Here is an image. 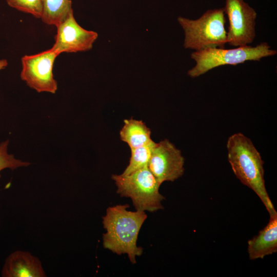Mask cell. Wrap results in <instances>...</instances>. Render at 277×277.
<instances>
[{
    "label": "cell",
    "mask_w": 277,
    "mask_h": 277,
    "mask_svg": "<svg viewBox=\"0 0 277 277\" xmlns=\"http://www.w3.org/2000/svg\"><path fill=\"white\" fill-rule=\"evenodd\" d=\"M226 147L236 177L256 193L269 214L276 212L265 186L263 160L251 140L241 132L235 133L228 137Z\"/></svg>",
    "instance_id": "1"
},
{
    "label": "cell",
    "mask_w": 277,
    "mask_h": 277,
    "mask_svg": "<svg viewBox=\"0 0 277 277\" xmlns=\"http://www.w3.org/2000/svg\"><path fill=\"white\" fill-rule=\"evenodd\" d=\"M128 204L109 207L103 217L106 230L103 234V246L120 255L127 254L132 264L136 263V257L142 254L143 248L137 246L140 229L146 220L145 211L127 210Z\"/></svg>",
    "instance_id": "2"
},
{
    "label": "cell",
    "mask_w": 277,
    "mask_h": 277,
    "mask_svg": "<svg viewBox=\"0 0 277 277\" xmlns=\"http://www.w3.org/2000/svg\"><path fill=\"white\" fill-rule=\"evenodd\" d=\"M224 8L208 10L197 19L179 16L177 21L184 32V47L199 51L224 48L227 43Z\"/></svg>",
    "instance_id": "3"
},
{
    "label": "cell",
    "mask_w": 277,
    "mask_h": 277,
    "mask_svg": "<svg viewBox=\"0 0 277 277\" xmlns=\"http://www.w3.org/2000/svg\"><path fill=\"white\" fill-rule=\"evenodd\" d=\"M276 54V51L271 49L270 46L265 42L255 47L247 45L230 49L206 48L191 54V57L196 64L188 71L187 74L190 77L195 78L220 66H235L248 61H259L263 57Z\"/></svg>",
    "instance_id": "4"
},
{
    "label": "cell",
    "mask_w": 277,
    "mask_h": 277,
    "mask_svg": "<svg viewBox=\"0 0 277 277\" xmlns=\"http://www.w3.org/2000/svg\"><path fill=\"white\" fill-rule=\"evenodd\" d=\"M111 178L117 193L130 198L136 210L154 212L163 208L164 197L159 192L161 184L148 166L126 175L113 174Z\"/></svg>",
    "instance_id": "5"
},
{
    "label": "cell",
    "mask_w": 277,
    "mask_h": 277,
    "mask_svg": "<svg viewBox=\"0 0 277 277\" xmlns=\"http://www.w3.org/2000/svg\"><path fill=\"white\" fill-rule=\"evenodd\" d=\"M58 55L50 48L35 54L23 56L20 75L22 80L38 93H55L57 83L54 78L53 68Z\"/></svg>",
    "instance_id": "6"
},
{
    "label": "cell",
    "mask_w": 277,
    "mask_h": 277,
    "mask_svg": "<svg viewBox=\"0 0 277 277\" xmlns=\"http://www.w3.org/2000/svg\"><path fill=\"white\" fill-rule=\"evenodd\" d=\"M224 9L229 21L227 43L234 47L252 43L255 36L254 9L244 0H226Z\"/></svg>",
    "instance_id": "7"
},
{
    "label": "cell",
    "mask_w": 277,
    "mask_h": 277,
    "mask_svg": "<svg viewBox=\"0 0 277 277\" xmlns=\"http://www.w3.org/2000/svg\"><path fill=\"white\" fill-rule=\"evenodd\" d=\"M185 159L181 151L168 140L156 143L152 150L148 167L161 185L181 177L185 171Z\"/></svg>",
    "instance_id": "8"
},
{
    "label": "cell",
    "mask_w": 277,
    "mask_h": 277,
    "mask_svg": "<svg viewBox=\"0 0 277 277\" xmlns=\"http://www.w3.org/2000/svg\"><path fill=\"white\" fill-rule=\"evenodd\" d=\"M56 27L55 42L51 48L58 55L89 51L98 36L96 32L80 26L75 19L73 10Z\"/></svg>",
    "instance_id": "9"
},
{
    "label": "cell",
    "mask_w": 277,
    "mask_h": 277,
    "mask_svg": "<svg viewBox=\"0 0 277 277\" xmlns=\"http://www.w3.org/2000/svg\"><path fill=\"white\" fill-rule=\"evenodd\" d=\"M3 277H45L41 262L27 251L17 250L6 259L3 266Z\"/></svg>",
    "instance_id": "10"
},
{
    "label": "cell",
    "mask_w": 277,
    "mask_h": 277,
    "mask_svg": "<svg viewBox=\"0 0 277 277\" xmlns=\"http://www.w3.org/2000/svg\"><path fill=\"white\" fill-rule=\"evenodd\" d=\"M269 215L267 225L248 241L247 252L251 260L263 259L277 251V212Z\"/></svg>",
    "instance_id": "11"
},
{
    "label": "cell",
    "mask_w": 277,
    "mask_h": 277,
    "mask_svg": "<svg viewBox=\"0 0 277 277\" xmlns=\"http://www.w3.org/2000/svg\"><path fill=\"white\" fill-rule=\"evenodd\" d=\"M124 123L120 131V138L126 143L130 149L147 145L152 141L151 130L143 121L131 117L124 120Z\"/></svg>",
    "instance_id": "12"
},
{
    "label": "cell",
    "mask_w": 277,
    "mask_h": 277,
    "mask_svg": "<svg viewBox=\"0 0 277 277\" xmlns=\"http://www.w3.org/2000/svg\"><path fill=\"white\" fill-rule=\"evenodd\" d=\"M72 10V0H42L41 19L45 24L56 27Z\"/></svg>",
    "instance_id": "13"
},
{
    "label": "cell",
    "mask_w": 277,
    "mask_h": 277,
    "mask_svg": "<svg viewBox=\"0 0 277 277\" xmlns=\"http://www.w3.org/2000/svg\"><path fill=\"white\" fill-rule=\"evenodd\" d=\"M155 144L156 143L152 141L147 145L130 149L131 156L129 164L122 174H128L145 166H148L152 148Z\"/></svg>",
    "instance_id": "14"
},
{
    "label": "cell",
    "mask_w": 277,
    "mask_h": 277,
    "mask_svg": "<svg viewBox=\"0 0 277 277\" xmlns=\"http://www.w3.org/2000/svg\"><path fill=\"white\" fill-rule=\"evenodd\" d=\"M8 5L18 11L41 18L42 0H6Z\"/></svg>",
    "instance_id": "15"
},
{
    "label": "cell",
    "mask_w": 277,
    "mask_h": 277,
    "mask_svg": "<svg viewBox=\"0 0 277 277\" xmlns=\"http://www.w3.org/2000/svg\"><path fill=\"white\" fill-rule=\"evenodd\" d=\"M9 141L6 140L0 144V172L6 168L14 170L21 167H27L30 165L28 162L15 158L13 154L8 153ZM1 175L0 174V177Z\"/></svg>",
    "instance_id": "16"
},
{
    "label": "cell",
    "mask_w": 277,
    "mask_h": 277,
    "mask_svg": "<svg viewBox=\"0 0 277 277\" xmlns=\"http://www.w3.org/2000/svg\"><path fill=\"white\" fill-rule=\"evenodd\" d=\"M8 61L6 59L0 60V70L5 69L8 65Z\"/></svg>",
    "instance_id": "17"
}]
</instances>
